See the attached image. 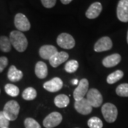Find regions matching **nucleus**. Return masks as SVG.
<instances>
[{
	"mask_svg": "<svg viewBox=\"0 0 128 128\" xmlns=\"http://www.w3.org/2000/svg\"><path fill=\"white\" fill-rule=\"evenodd\" d=\"M102 113L103 115L104 119L108 122H114L118 118V109L116 106L113 105L112 103L107 102L102 106Z\"/></svg>",
	"mask_w": 128,
	"mask_h": 128,
	"instance_id": "7ed1b4c3",
	"label": "nucleus"
},
{
	"mask_svg": "<svg viewBox=\"0 0 128 128\" xmlns=\"http://www.w3.org/2000/svg\"><path fill=\"white\" fill-rule=\"evenodd\" d=\"M63 117L58 112H53L48 114L43 121V124L46 128H54L62 122Z\"/></svg>",
	"mask_w": 128,
	"mask_h": 128,
	"instance_id": "423d86ee",
	"label": "nucleus"
},
{
	"mask_svg": "<svg viewBox=\"0 0 128 128\" xmlns=\"http://www.w3.org/2000/svg\"><path fill=\"white\" fill-rule=\"evenodd\" d=\"M102 10V6L100 2H94L92 3L86 12V16L88 18L94 19L96 18L100 14Z\"/></svg>",
	"mask_w": 128,
	"mask_h": 128,
	"instance_id": "4468645a",
	"label": "nucleus"
},
{
	"mask_svg": "<svg viewBox=\"0 0 128 128\" xmlns=\"http://www.w3.org/2000/svg\"><path fill=\"white\" fill-rule=\"evenodd\" d=\"M73 0H60V2L64 4H68L69 3H70Z\"/></svg>",
	"mask_w": 128,
	"mask_h": 128,
	"instance_id": "7c9ffc66",
	"label": "nucleus"
},
{
	"mask_svg": "<svg viewBox=\"0 0 128 128\" xmlns=\"http://www.w3.org/2000/svg\"><path fill=\"white\" fill-rule=\"evenodd\" d=\"M74 107L76 110L80 114L86 115L89 114L92 110V107L90 105L86 98H82L78 100H76Z\"/></svg>",
	"mask_w": 128,
	"mask_h": 128,
	"instance_id": "1a4fd4ad",
	"label": "nucleus"
},
{
	"mask_svg": "<svg viewBox=\"0 0 128 128\" xmlns=\"http://www.w3.org/2000/svg\"><path fill=\"white\" fill-rule=\"evenodd\" d=\"M121 61V56L118 54H114L105 57L102 60V65L106 68H112L117 66Z\"/></svg>",
	"mask_w": 128,
	"mask_h": 128,
	"instance_id": "dca6fc26",
	"label": "nucleus"
},
{
	"mask_svg": "<svg viewBox=\"0 0 128 128\" xmlns=\"http://www.w3.org/2000/svg\"><path fill=\"white\" fill-rule=\"evenodd\" d=\"M24 126L26 128H41L36 120L32 118H28L24 120Z\"/></svg>",
	"mask_w": 128,
	"mask_h": 128,
	"instance_id": "bb28decb",
	"label": "nucleus"
},
{
	"mask_svg": "<svg viewBox=\"0 0 128 128\" xmlns=\"http://www.w3.org/2000/svg\"><path fill=\"white\" fill-rule=\"evenodd\" d=\"M37 96V92L32 87L26 88L22 92V98L26 100H33Z\"/></svg>",
	"mask_w": 128,
	"mask_h": 128,
	"instance_id": "4be33fe9",
	"label": "nucleus"
},
{
	"mask_svg": "<svg viewBox=\"0 0 128 128\" xmlns=\"http://www.w3.org/2000/svg\"><path fill=\"white\" fill-rule=\"evenodd\" d=\"M9 40L12 46L16 50L22 53L28 47V41L26 36L19 31H12L9 35Z\"/></svg>",
	"mask_w": 128,
	"mask_h": 128,
	"instance_id": "f257e3e1",
	"label": "nucleus"
},
{
	"mask_svg": "<svg viewBox=\"0 0 128 128\" xmlns=\"http://www.w3.org/2000/svg\"><path fill=\"white\" fill-rule=\"evenodd\" d=\"M9 60L6 56H2L0 57V73H2L5 68L8 66Z\"/></svg>",
	"mask_w": 128,
	"mask_h": 128,
	"instance_id": "c85d7f7f",
	"label": "nucleus"
},
{
	"mask_svg": "<svg viewBox=\"0 0 128 128\" xmlns=\"http://www.w3.org/2000/svg\"><path fill=\"white\" fill-rule=\"evenodd\" d=\"M112 48V42L110 37L103 36L98 39L94 45L96 52H103L110 50Z\"/></svg>",
	"mask_w": 128,
	"mask_h": 128,
	"instance_id": "9b49d317",
	"label": "nucleus"
},
{
	"mask_svg": "<svg viewBox=\"0 0 128 128\" xmlns=\"http://www.w3.org/2000/svg\"><path fill=\"white\" fill-rule=\"evenodd\" d=\"M89 88V82L86 78H82L78 82V86L73 92V98L75 100L84 98L86 95H87Z\"/></svg>",
	"mask_w": 128,
	"mask_h": 128,
	"instance_id": "0eeeda50",
	"label": "nucleus"
},
{
	"mask_svg": "<svg viewBox=\"0 0 128 128\" xmlns=\"http://www.w3.org/2000/svg\"><path fill=\"white\" fill-rule=\"evenodd\" d=\"M12 44L8 37L5 36H0V50L2 52L8 53L12 49Z\"/></svg>",
	"mask_w": 128,
	"mask_h": 128,
	"instance_id": "412c9836",
	"label": "nucleus"
},
{
	"mask_svg": "<svg viewBox=\"0 0 128 128\" xmlns=\"http://www.w3.org/2000/svg\"><path fill=\"white\" fill-rule=\"evenodd\" d=\"M20 106L16 100H9L5 104L3 112L9 121H14L18 118Z\"/></svg>",
	"mask_w": 128,
	"mask_h": 128,
	"instance_id": "f03ea898",
	"label": "nucleus"
},
{
	"mask_svg": "<svg viewBox=\"0 0 128 128\" xmlns=\"http://www.w3.org/2000/svg\"><path fill=\"white\" fill-rule=\"evenodd\" d=\"M57 44L64 49H71L76 45L75 39L70 34L67 33H62L57 37Z\"/></svg>",
	"mask_w": 128,
	"mask_h": 128,
	"instance_id": "20e7f679",
	"label": "nucleus"
},
{
	"mask_svg": "<svg viewBox=\"0 0 128 128\" xmlns=\"http://www.w3.org/2000/svg\"><path fill=\"white\" fill-rule=\"evenodd\" d=\"M6 93L11 97H16L19 94V88L14 84L8 83L4 86Z\"/></svg>",
	"mask_w": 128,
	"mask_h": 128,
	"instance_id": "5701e85b",
	"label": "nucleus"
},
{
	"mask_svg": "<svg viewBox=\"0 0 128 128\" xmlns=\"http://www.w3.org/2000/svg\"><path fill=\"white\" fill-rule=\"evenodd\" d=\"M78 80H77V79H74V80H72V84L73 85H77V84H78Z\"/></svg>",
	"mask_w": 128,
	"mask_h": 128,
	"instance_id": "2f4dec72",
	"label": "nucleus"
},
{
	"mask_svg": "<svg viewBox=\"0 0 128 128\" xmlns=\"http://www.w3.org/2000/svg\"><path fill=\"white\" fill-rule=\"evenodd\" d=\"M43 6L46 8L50 9L55 6L56 0H41Z\"/></svg>",
	"mask_w": 128,
	"mask_h": 128,
	"instance_id": "c756f323",
	"label": "nucleus"
},
{
	"mask_svg": "<svg viewBox=\"0 0 128 128\" xmlns=\"http://www.w3.org/2000/svg\"></svg>",
	"mask_w": 128,
	"mask_h": 128,
	"instance_id": "72a5a7b5",
	"label": "nucleus"
},
{
	"mask_svg": "<svg viewBox=\"0 0 128 128\" xmlns=\"http://www.w3.org/2000/svg\"><path fill=\"white\" fill-rule=\"evenodd\" d=\"M64 83L62 80L60 78L56 77L51 79L50 80L44 82L43 87L47 91L50 92H56L59 91L60 90L63 88Z\"/></svg>",
	"mask_w": 128,
	"mask_h": 128,
	"instance_id": "f8f14e48",
	"label": "nucleus"
},
{
	"mask_svg": "<svg viewBox=\"0 0 128 128\" xmlns=\"http://www.w3.org/2000/svg\"><path fill=\"white\" fill-rule=\"evenodd\" d=\"M7 78L12 82H18L23 78V73L16 68L15 66H11L8 70Z\"/></svg>",
	"mask_w": 128,
	"mask_h": 128,
	"instance_id": "f3484780",
	"label": "nucleus"
},
{
	"mask_svg": "<svg viewBox=\"0 0 128 128\" xmlns=\"http://www.w3.org/2000/svg\"><path fill=\"white\" fill-rule=\"evenodd\" d=\"M86 99L92 108L100 107L103 101L101 93L96 88H91L88 91Z\"/></svg>",
	"mask_w": 128,
	"mask_h": 128,
	"instance_id": "39448f33",
	"label": "nucleus"
},
{
	"mask_svg": "<svg viewBox=\"0 0 128 128\" xmlns=\"http://www.w3.org/2000/svg\"><path fill=\"white\" fill-rule=\"evenodd\" d=\"M117 16L120 22H128V0H120L117 6Z\"/></svg>",
	"mask_w": 128,
	"mask_h": 128,
	"instance_id": "9d476101",
	"label": "nucleus"
},
{
	"mask_svg": "<svg viewBox=\"0 0 128 128\" xmlns=\"http://www.w3.org/2000/svg\"><path fill=\"white\" fill-rule=\"evenodd\" d=\"M9 125V120L5 116L3 111H0V128H8Z\"/></svg>",
	"mask_w": 128,
	"mask_h": 128,
	"instance_id": "cd10ccee",
	"label": "nucleus"
},
{
	"mask_svg": "<svg viewBox=\"0 0 128 128\" xmlns=\"http://www.w3.org/2000/svg\"><path fill=\"white\" fill-rule=\"evenodd\" d=\"M14 25L19 32H27L31 28V24L27 17L22 13L16 14L14 17Z\"/></svg>",
	"mask_w": 128,
	"mask_h": 128,
	"instance_id": "6e6552de",
	"label": "nucleus"
},
{
	"mask_svg": "<svg viewBox=\"0 0 128 128\" xmlns=\"http://www.w3.org/2000/svg\"><path fill=\"white\" fill-rule=\"evenodd\" d=\"M70 102V99L68 96L64 94H60L56 97L54 98V104L56 107L59 108H64L68 105Z\"/></svg>",
	"mask_w": 128,
	"mask_h": 128,
	"instance_id": "6ab92c4d",
	"label": "nucleus"
},
{
	"mask_svg": "<svg viewBox=\"0 0 128 128\" xmlns=\"http://www.w3.org/2000/svg\"><path fill=\"white\" fill-rule=\"evenodd\" d=\"M58 52L57 48L52 45H44L42 46L39 49V56L43 59L49 60Z\"/></svg>",
	"mask_w": 128,
	"mask_h": 128,
	"instance_id": "2eb2a0df",
	"label": "nucleus"
},
{
	"mask_svg": "<svg viewBox=\"0 0 128 128\" xmlns=\"http://www.w3.org/2000/svg\"><path fill=\"white\" fill-rule=\"evenodd\" d=\"M79 64L76 60H70L65 65V70L69 73H75L78 68Z\"/></svg>",
	"mask_w": 128,
	"mask_h": 128,
	"instance_id": "b1692460",
	"label": "nucleus"
},
{
	"mask_svg": "<svg viewBox=\"0 0 128 128\" xmlns=\"http://www.w3.org/2000/svg\"><path fill=\"white\" fill-rule=\"evenodd\" d=\"M124 76V73L121 70H115L113 73H110L107 77V82L108 84H114L116 82L120 80Z\"/></svg>",
	"mask_w": 128,
	"mask_h": 128,
	"instance_id": "aec40b11",
	"label": "nucleus"
},
{
	"mask_svg": "<svg viewBox=\"0 0 128 128\" xmlns=\"http://www.w3.org/2000/svg\"><path fill=\"white\" fill-rule=\"evenodd\" d=\"M35 74L40 79H44L48 75V67L44 62L38 61L35 66Z\"/></svg>",
	"mask_w": 128,
	"mask_h": 128,
	"instance_id": "a211bd4d",
	"label": "nucleus"
},
{
	"mask_svg": "<svg viewBox=\"0 0 128 128\" xmlns=\"http://www.w3.org/2000/svg\"><path fill=\"white\" fill-rule=\"evenodd\" d=\"M88 126L90 128H102L103 123L100 118L97 117H92L88 121Z\"/></svg>",
	"mask_w": 128,
	"mask_h": 128,
	"instance_id": "393cba45",
	"label": "nucleus"
},
{
	"mask_svg": "<svg viewBox=\"0 0 128 128\" xmlns=\"http://www.w3.org/2000/svg\"><path fill=\"white\" fill-rule=\"evenodd\" d=\"M127 42L128 44V34H127Z\"/></svg>",
	"mask_w": 128,
	"mask_h": 128,
	"instance_id": "473e14b6",
	"label": "nucleus"
},
{
	"mask_svg": "<svg viewBox=\"0 0 128 128\" xmlns=\"http://www.w3.org/2000/svg\"><path fill=\"white\" fill-rule=\"evenodd\" d=\"M69 55L68 53L65 51H60L57 52L56 54L53 56L49 60V64L54 68H57L58 66L64 64L67 60L68 59Z\"/></svg>",
	"mask_w": 128,
	"mask_h": 128,
	"instance_id": "ddd939ff",
	"label": "nucleus"
},
{
	"mask_svg": "<svg viewBox=\"0 0 128 128\" xmlns=\"http://www.w3.org/2000/svg\"><path fill=\"white\" fill-rule=\"evenodd\" d=\"M116 93L120 97H128V83H122L116 88Z\"/></svg>",
	"mask_w": 128,
	"mask_h": 128,
	"instance_id": "a878e982",
	"label": "nucleus"
}]
</instances>
